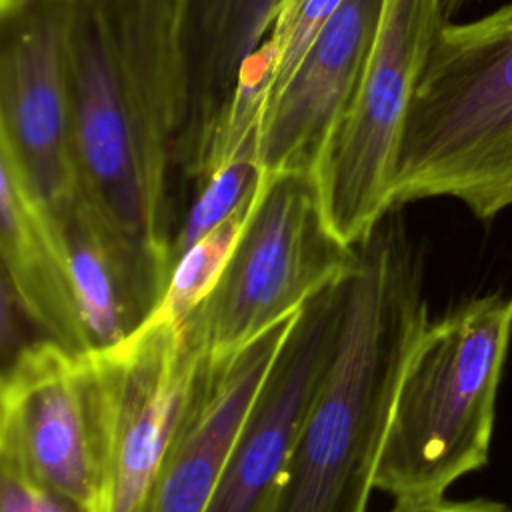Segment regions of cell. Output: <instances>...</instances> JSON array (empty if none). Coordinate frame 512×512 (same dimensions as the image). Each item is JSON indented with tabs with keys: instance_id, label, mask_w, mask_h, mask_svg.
Returning <instances> with one entry per match:
<instances>
[{
	"instance_id": "6da1fadb",
	"label": "cell",
	"mask_w": 512,
	"mask_h": 512,
	"mask_svg": "<svg viewBox=\"0 0 512 512\" xmlns=\"http://www.w3.org/2000/svg\"><path fill=\"white\" fill-rule=\"evenodd\" d=\"M188 20L190 0H64L80 198L164 290L168 172L190 110Z\"/></svg>"
},
{
	"instance_id": "7a4b0ae2",
	"label": "cell",
	"mask_w": 512,
	"mask_h": 512,
	"mask_svg": "<svg viewBox=\"0 0 512 512\" xmlns=\"http://www.w3.org/2000/svg\"><path fill=\"white\" fill-rule=\"evenodd\" d=\"M428 322L422 256L392 208L356 246L340 340L272 512H368L398 382Z\"/></svg>"
},
{
	"instance_id": "3957f363",
	"label": "cell",
	"mask_w": 512,
	"mask_h": 512,
	"mask_svg": "<svg viewBox=\"0 0 512 512\" xmlns=\"http://www.w3.org/2000/svg\"><path fill=\"white\" fill-rule=\"evenodd\" d=\"M512 336V296L486 294L430 320L404 364L374 488L440 498L488 462Z\"/></svg>"
},
{
	"instance_id": "277c9868",
	"label": "cell",
	"mask_w": 512,
	"mask_h": 512,
	"mask_svg": "<svg viewBox=\"0 0 512 512\" xmlns=\"http://www.w3.org/2000/svg\"><path fill=\"white\" fill-rule=\"evenodd\" d=\"M454 198L478 220L512 208V32L444 22L416 88L392 206Z\"/></svg>"
},
{
	"instance_id": "5b68a950",
	"label": "cell",
	"mask_w": 512,
	"mask_h": 512,
	"mask_svg": "<svg viewBox=\"0 0 512 512\" xmlns=\"http://www.w3.org/2000/svg\"><path fill=\"white\" fill-rule=\"evenodd\" d=\"M444 22L442 0L382 2L352 98L312 168L322 218L346 246H358L394 208L412 100Z\"/></svg>"
},
{
	"instance_id": "8992f818",
	"label": "cell",
	"mask_w": 512,
	"mask_h": 512,
	"mask_svg": "<svg viewBox=\"0 0 512 512\" xmlns=\"http://www.w3.org/2000/svg\"><path fill=\"white\" fill-rule=\"evenodd\" d=\"M356 260L326 226L312 176L264 174L236 250L212 294L186 322L212 356L238 350L296 314Z\"/></svg>"
},
{
	"instance_id": "52a82bcc",
	"label": "cell",
	"mask_w": 512,
	"mask_h": 512,
	"mask_svg": "<svg viewBox=\"0 0 512 512\" xmlns=\"http://www.w3.org/2000/svg\"><path fill=\"white\" fill-rule=\"evenodd\" d=\"M88 354L102 398L100 512H140L208 352L188 324L152 314L128 340Z\"/></svg>"
},
{
	"instance_id": "ba28073f",
	"label": "cell",
	"mask_w": 512,
	"mask_h": 512,
	"mask_svg": "<svg viewBox=\"0 0 512 512\" xmlns=\"http://www.w3.org/2000/svg\"><path fill=\"white\" fill-rule=\"evenodd\" d=\"M0 452L40 482L100 512L104 426L92 354L42 338L24 344L2 370Z\"/></svg>"
},
{
	"instance_id": "9c48e42d",
	"label": "cell",
	"mask_w": 512,
	"mask_h": 512,
	"mask_svg": "<svg viewBox=\"0 0 512 512\" xmlns=\"http://www.w3.org/2000/svg\"><path fill=\"white\" fill-rule=\"evenodd\" d=\"M350 268L298 310L238 430L206 512H272L302 420L340 340Z\"/></svg>"
},
{
	"instance_id": "30bf717a",
	"label": "cell",
	"mask_w": 512,
	"mask_h": 512,
	"mask_svg": "<svg viewBox=\"0 0 512 512\" xmlns=\"http://www.w3.org/2000/svg\"><path fill=\"white\" fill-rule=\"evenodd\" d=\"M0 20V146L50 214H58L80 196L64 0L30 2Z\"/></svg>"
},
{
	"instance_id": "8fae6325",
	"label": "cell",
	"mask_w": 512,
	"mask_h": 512,
	"mask_svg": "<svg viewBox=\"0 0 512 512\" xmlns=\"http://www.w3.org/2000/svg\"><path fill=\"white\" fill-rule=\"evenodd\" d=\"M296 314L238 350L206 354L140 512H206L238 430Z\"/></svg>"
},
{
	"instance_id": "7c38bea8",
	"label": "cell",
	"mask_w": 512,
	"mask_h": 512,
	"mask_svg": "<svg viewBox=\"0 0 512 512\" xmlns=\"http://www.w3.org/2000/svg\"><path fill=\"white\" fill-rule=\"evenodd\" d=\"M384 0H342L262 118L264 174H310L344 114L370 52Z\"/></svg>"
},
{
	"instance_id": "4fadbf2b",
	"label": "cell",
	"mask_w": 512,
	"mask_h": 512,
	"mask_svg": "<svg viewBox=\"0 0 512 512\" xmlns=\"http://www.w3.org/2000/svg\"><path fill=\"white\" fill-rule=\"evenodd\" d=\"M280 0H190V110L176 166L198 186L214 172L236 84Z\"/></svg>"
},
{
	"instance_id": "5bb4252c",
	"label": "cell",
	"mask_w": 512,
	"mask_h": 512,
	"mask_svg": "<svg viewBox=\"0 0 512 512\" xmlns=\"http://www.w3.org/2000/svg\"><path fill=\"white\" fill-rule=\"evenodd\" d=\"M0 256L28 322L76 354H86L66 252L54 216L0 146Z\"/></svg>"
},
{
	"instance_id": "9a60e30c",
	"label": "cell",
	"mask_w": 512,
	"mask_h": 512,
	"mask_svg": "<svg viewBox=\"0 0 512 512\" xmlns=\"http://www.w3.org/2000/svg\"><path fill=\"white\" fill-rule=\"evenodd\" d=\"M52 216L66 252L86 352L114 348L156 312L164 288L80 196Z\"/></svg>"
},
{
	"instance_id": "2e32d148",
	"label": "cell",
	"mask_w": 512,
	"mask_h": 512,
	"mask_svg": "<svg viewBox=\"0 0 512 512\" xmlns=\"http://www.w3.org/2000/svg\"><path fill=\"white\" fill-rule=\"evenodd\" d=\"M256 192L258 188L224 222L196 240L174 260L170 280L154 314L184 326L202 306V302L216 288L236 250V244L250 218Z\"/></svg>"
},
{
	"instance_id": "e0dca14e",
	"label": "cell",
	"mask_w": 512,
	"mask_h": 512,
	"mask_svg": "<svg viewBox=\"0 0 512 512\" xmlns=\"http://www.w3.org/2000/svg\"><path fill=\"white\" fill-rule=\"evenodd\" d=\"M340 4L342 0H280L266 38L244 62L266 82L264 114Z\"/></svg>"
},
{
	"instance_id": "ac0fdd59",
	"label": "cell",
	"mask_w": 512,
	"mask_h": 512,
	"mask_svg": "<svg viewBox=\"0 0 512 512\" xmlns=\"http://www.w3.org/2000/svg\"><path fill=\"white\" fill-rule=\"evenodd\" d=\"M262 170L254 156H236L218 166L200 186L172 238V264L196 240L224 222L260 184Z\"/></svg>"
},
{
	"instance_id": "d6986e66",
	"label": "cell",
	"mask_w": 512,
	"mask_h": 512,
	"mask_svg": "<svg viewBox=\"0 0 512 512\" xmlns=\"http://www.w3.org/2000/svg\"><path fill=\"white\" fill-rule=\"evenodd\" d=\"M0 512H96L40 482L12 454L0 452Z\"/></svg>"
},
{
	"instance_id": "ffe728a7",
	"label": "cell",
	"mask_w": 512,
	"mask_h": 512,
	"mask_svg": "<svg viewBox=\"0 0 512 512\" xmlns=\"http://www.w3.org/2000/svg\"><path fill=\"white\" fill-rule=\"evenodd\" d=\"M392 512H512L506 504L492 500H446L428 498V500H394Z\"/></svg>"
},
{
	"instance_id": "44dd1931",
	"label": "cell",
	"mask_w": 512,
	"mask_h": 512,
	"mask_svg": "<svg viewBox=\"0 0 512 512\" xmlns=\"http://www.w3.org/2000/svg\"><path fill=\"white\" fill-rule=\"evenodd\" d=\"M470 32L480 34V36H494V34H508L512 32V0L502 2L494 10L470 18V20H460Z\"/></svg>"
},
{
	"instance_id": "7402d4cb",
	"label": "cell",
	"mask_w": 512,
	"mask_h": 512,
	"mask_svg": "<svg viewBox=\"0 0 512 512\" xmlns=\"http://www.w3.org/2000/svg\"><path fill=\"white\" fill-rule=\"evenodd\" d=\"M498 0H442L444 16L448 22L458 20L460 16H466L468 12L484 6V4H496Z\"/></svg>"
},
{
	"instance_id": "603a6c76",
	"label": "cell",
	"mask_w": 512,
	"mask_h": 512,
	"mask_svg": "<svg viewBox=\"0 0 512 512\" xmlns=\"http://www.w3.org/2000/svg\"><path fill=\"white\" fill-rule=\"evenodd\" d=\"M30 2H62V0H0V14H6L10 10H16Z\"/></svg>"
}]
</instances>
